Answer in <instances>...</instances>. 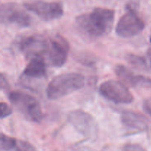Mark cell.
<instances>
[{
    "mask_svg": "<svg viewBox=\"0 0 151 151\" xmlns=\"http://www.w3.org/2000/svg\"><path fill=\"white\" fill-rule=\"evenodd\" d=\"M114 10L96 7L90 13L78 16L75 27L78 32L91 39L101 38L111 32L114 21Z\"/></svg>",
    "mask_w": 151,
    "mask_h": 151,
    "instance_id": "obj_1",
    "label": "cell"
},
{
    "mask_svg": "<svg viewBox=\"0 0 151 151\" xmlns=\"http://www.w3.org/2000/svg\"><path fill=\"white\" fill-rule=\"evenodd\" d=\"M85 85V78L76 72L63 73L55 77L47 86L46 93L50 100H58L78 91Z\"/></svg>",
    "mask_w": 151,
    "mask_h": 151,
    "instance_id": "obj_2",
    "label": "cell"
},
{
    "mask_svg": "<svg viewBox=\"0 0 151 151\" xmlns=\"http://www.w3.org/2000/svg\"><path fill=\"white\" fill-rule=\"evenodd\" d=\"M8 98L13 106L30 122H40L44 118L39 102L31 94L22 91H13L9 93Z\"/></svg>",
    "mask_w": 151,
    "mask_h": 151,
    "instance_id": "obj_3",
    "label": "cell"
},
{
    "mask_svg": "<svg viewBox=\"0 0 151 151\" xmlns=\"http://www.w3.org/2000/svg\"><path fill=\"white\" fill-rule=\"evenodd\" d=\"M50 45V38L37 34L22 37L17 44L19 51L30 59L47 55Z\"/></svg>",
    "mask_w": 151,
    "mask_h": 151,
    "instance_id": "obj_4",
    "label": "cell"
},
{
    "mask_svg": "<svg viewBox=\"0 0 151 151\" xmlns=\"http://www.w3.org/2000/svg\"><path fill=\"white\" fill-rule=\"evenodd\" d=\"M24 6L27 10L46 22L58 19L63 15V6L55 1L27 0L24 1Z\"/></svg>",
    "mask_w": 151,
    "mask_h": 151,
    "instance_id": "obj_5",
    "label": "cell"
},
{
    "mask_svg": "<svg viewBox=\"0 0 151 151\" xmlns=\"http://www.w3.org/2000/svg\"><path fill=\"white\" fill-rule=\"evenodd\" d=\"M99 91L104 98L116 104H130L134 99L130 90L122 83L114 80L100 84Z\"/></svg>",
    "mask_w": 151,
    "mask_h": 151,
    "instance_id": "obj_6",
    "label": "cell"
},
{
    "mask_svg": "<svg viewBox=\"0 0 151 151\" xmlns=\"http://www.w3.org/2000/svg\"><path fill=\"white\" fill-rule=\"evenodd\" d=\"M145 28V23L132 9H129L119 19L116 33L121 38H128L139 34Z\"/></svg>",
    "mask_w": 151,
    "mask_h": 151,
    "instance_id": "obj_7",
    "label": "cell"
},
{
    "mask_svg": "<svg viewBox=\"0 0 151 151\" xmlns=\"http://www.w3.org/2000/svg\"><path fill=\"white\" fill-rule=\"evenodd\" d=\"M69 123L84 137H94L97 132V124L94 116L82 110H75L68 115Z\"/></svg>",
    "mask_w": 151,
    "mask_h": 151,
    "instance_id": "obj_8",
    "label": "cell"
},
{
    "mask_svg": "<svg viewBox=\"0 0 151 151\" xmlns=\"http://www.w3.org/2000/svg\"><path fill=\"white\" fill-rule=\"evenodd\" d=\"M0 17L2 24L15 25L19 27H28L31 24L29 15L19 5L13 3L1 4Z\"/></svg>",
    "mask_w": 151,
    "mask_h": 151,
    "instance_id": "obj_9",
    "label": "cell"
},
{
    "mask_svg": "<svg viewBox=\"0 0 151 151\" xmlns=\"http://www.w3.org/2000/svg\"><path fill=\"white\" fill-rule=\"evenodd\" d=\"M69 46L67 41L60 35L50 38V45L47 57L50 64L54 67H61L66 63Z\"/></svg>",
    "mask_w": 151,
    "mask_h": 151,
    "instance_id": "obj_10",
    "label": "cell"
},
{
    "mask_svg": "<svg viewBox=\"0 0 151 151\" xmlns=\"http://www.w3.org/2000/svg\"><path fill=\"white\" fill-rule=\"evenodd\" d=\"M114 72L119 79L131 86H142L151 88V79L142 75H136L125 66L117 65L115 67Z\"/></svg>",
    "mask_w": 151,
    "mask_h": 151,
    "instance_id": "obj_11",
    "label": "cell"
},
{
    "mask_svg": "<svg viewBox=\"0 0 151 151\" xmlns=\"http://www.w3.org/2000/svg\"><path fill=\"white\" fill-rule=\"evenodd\" d=\"M47 75V65L42 58H34L30 59L29 63L24 69V78L31 79H41Z\"/></svg>",
    "mask_w": 151,
    "mask_h": 151,
    "instance_id": "obj_12",
    "label": "cell"
},
{
    "mask_svg": "<svg viewBox=\"0 0 151 151\" xmlns=\"http://www.w3.org/2000/svg\"><path fill=\"white\" fill-rule=\"evenodd\" d=\"M120 120L126 128L134 130H145L147 128V120L140 114L133 111H124L121 114Z\"/></svg>",
    "mask_w": 151,
    "mask_h": 151,
    "instance_id": "obj_13",
    "label": "cell"
},
{
    "mask_svg": "<svg viewBox=\"0 0 151 151\" xmlns=\"http://www.w3.org/2000/svg\"><path fill=\"white\" fill-rule=\"evenodd\" d=\"M1 151H10L14 150L17 144V139L4 134H1Z\"/></svg>",
    "mask_w": 151,
    "mask_h": 151,
    "instance_id": "obj_14",
    "label": "cell"
},
{
    "mask_svg": "<svg viewBox=\"0 0 151 151\" xmlns=\"http://www.w3.org/2000/svg\"><path fill=\"white\" fill-rule=\"evenodd\" d=\"M126 60L134 67L144 69L146 67V63L142 58L134 54H128L126 56Z\"/></svg>",
    "mask_w": 151,
    "mask_h": 151,
    "instance_id": "obj_15",
    "label": "cell"
},
{
    "mask_svg": "<svg viewBox=\"0 0 151 151\" xmlns=\"http://www.w3.org/2000/svg\"><path fill=\"white\" fill-rule=\"evenodd\" d=\"M14 151H38V150L27 142L18 140Z\"/></svg>",
    "mask_w": 151,
    "mask_h": 151,
    "instance_id": "obj_16",
    "label": "cell"
},
{
    "mask_svg": "<svg viewBox=\"0 0 151 151\" xmlns=\"http://www.w3.org/2000/svg\"><path fill=\"white\" fill-rule=\"evenodd\" d=\"M1 118L4 119V118L7 117L8 116L12 114L13 111H12L11 107L7 104L6 103H1Z\"/></svg>",
    "mask_w": 151,
    "mask_h": 151,
    "instance_id": "obj_17",
    "label": "cell"
},
{
    "mask_svg": "<svg viewBox=\"0 0 151 151\" xmlns=\"http://www.w3.org/2000/svg\"><path fill=\"white\" fill-rule=\"evenodd\" d=\"M122 151H146L142 146L137 144H128L124 146Z\"/></svg>",
    "mask_w": 151,
    "mask_h": 151,
    "instance_id": "obj_18",
    "label": "cell"
},
{
    "mask_svg": "<svg viewBox=\"0 0 151 151\" xmlns=\"http://www.w3.org/2000/svg\"><path fill=\"white\" fill-rule=\"evenodd\" d=\"M143 109L151 117V97H148L145 100L143 103Z\"/></svg>",
    "mask_w": 151,
    "mask_h": 151,
    "instance_id": "obj_19",
    "label": "cell"
},
{
    "mask_svg": "<svg viewBox=\"0 0 151 151\" xmlns=\"http://www.w3.org/2000/svg\"><path fill=\"white\" fill-rule=\"evenodd\" d=\"M7 86H8V83H7V80H6V78H4V75L1 74V89H7Z\"/></svg>",
    "mask_w": 151,
    "mask_h": 151,
    "instance_id": "obj_20",
    "label": "cell"
},
{
    "mask_svg": "<svg viewBox=\"0 0 151 151\" xmlns=\"http://www.w3.org/2000/svg\"><path fill=\"white\" fill-rule=\"evenodd\" d=\"M147 55V57H148V60H149V62H150V64L151 66V49L148 50Z\"/></svg>",
    "mask_w": 151,
    "mask_h": 151,
    "instance_id": "obj_21",
    "label": "cell"
},
{
    "mask_svg": "<svg viewBox=\"0 0 151 151\" xmlns=\"http://www.w3.org/2000/svg\"><path fill=\"white\" fill-rule=\"evenodd\" d=\"M150 42H151V37H150Z\"/></svg>",
    "mask_w": 151,
    "mask_h": 151,
    "instance_id": "obj_22",
    "label": "cell"
}]
</instances>
